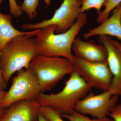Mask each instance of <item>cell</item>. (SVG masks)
<instances>
[{"mask_svg":"<svg viewBox=\"0 0 121 121\" xmlns=\"http://www.w3.org/2000/svg\"><path fill=\"white\" fill-rule=\"evenodd\" d=\"M87 16L81 13L73 26L66 32L55 35L56 27L47 26L40 29L35 38L37 55L60 56L71 61L73 55L71 49L76 36L87 22Z\"/></svg>","mask_w":121,"mask_h":121,"instance_id":"1","label":"cell"},{"mask_svg":"<svg viewBox=\"0 0 121 121\" xmlns=\"http://www.w3.org/2000/svg\"><path fill=\"white\" fill-rule=\"evenodd\" d=\"M33 37L26 35L14 37L0 52L2 75L7 82L15 72L29 68L31 61L37 55L36 43Z\"/></svg>","mask_w":121,"mask_h":121,"instance_id":"2","label":"cell"},{"mask_svg":"<svg viewBox=\"0 0 121 121\" xmlns=\"http://www.w3.org/2000/svg\"><path fill=\"white\" fill-rule=\"evenodd\" d=\"M91 86L75 71L70 74L65 86L60 92L46 94L41 93L37 99L41 106L51 107L62 114H68L74 111L76 104L90 91Z\"/></svg>","mask_w":121,"mask_h":121,"instance_id":"3","label":"cell"},{"mask_svg":"<svg viewBox=\"0 0 121 121\" xmlns=\"http://www.w3.org/2000/svg\"><path fill=\"white\" fill-rule=\"evenodd\" d=\"M29 67L37 77L42 93L51 90L64 76L75 71L67 59L39 55L32 59Z\"/></svg>","mask_w":121,"mask_h":121,"instance_id":"4","label":"cell"},{"mask_svg":"<svg viewBox=\"0 0 121 121\" xmlns=\"http://www.w3.org/2000/svg\"><path fill=\"white\" fill-rule=\"evenodd\" d=\"M42 93L36 76L30 67L17 72L1 105L7 108L18 101L37 99Z\"/></svg>","mask_w":121,"mask_h":121,"instance_id":"5","label":"cell"},{"mask_svg":"<svg viewBox=\"0 0 121 121\" xmlns=\"http://www.w3.org/2000/svg\"><path fill=\"white\" fill-rule=\"evenodd\" d=\"M81 5L82 2L78 0H63L62 3L51 19L37 23L23 24L21 28L24 30H33L54 25L55 26L56 33L66 32L74 24L82 13Z\"/></svg>","mask_w":121,"mask_h":121,"instance_id":"6","label":"cell"},{"mask_svg":"<svg viewBox=\"0 0 121 121\" xmlns=\"http://www.w3.org/2000/svg\"><path fill=\"white\" fill-rule=\"evenodd\" d=\"M70 62L73 65L75 71L92 87L103 91L109 90L112 75L107 61L90 62L73 55Z\"/></svg>","mask_w":121,"mask_h":121,"instance_id":"7","label":"cell"},{"mask_svg":"<svg viewBox=\"0 0 121 121\" xmlns=\"http://www.w3.org/2000/svg\"><path fill=\"white\" fill-rule=\"evenodd\" d=\"M118 98L117 95H112L109 90L97 95L91 92L78 102L74 111L96 118L105 117L110 115L117 105Z\"/></svg>","mask_w":121,"mask_h":121,"instance_id":"8","label":"cell"},{"mask_svg":"<svg viewBox=\"0 0 121 121\" xmlns=\"http://www.w3.org/2000/svg\"><path fill=\"white\" fill-rule=\"evenodd\" d=\"M99 42L107 50V61L113 76L109 91L112 95L121 96V52L108 36H99Z\"/></svg>","mask_w":121,"mask_h":121,"instance_id":"9","label":"cell"},{"mask_svg":"<svg viewBox=\"0 0 121 121\" xmlns=\"http://www.w3.org/2000/svg\"><path fill=\"white\" fill-rule=\"evenodd\" d=\"M40 106L37 99L16 102L8 107L0 121H36Z\"/></svg>","mask_w":121,"mask_h":121,"instance_id":"10","label":"cell"},{"mask_svg":"<svg viewBox=\"0 0 121 121\" xmlns=\"http://www.w3.org/2000/svg\"><path fill=\"white\" fill-rule=\"evenodd\" d=\"M72 48L75 56L83 60L91 62L107 61L108 52L103 44H97L93 40L85 41L79 37L74 40Z\"/></svg>","mask_w":121,"mask_h":121,"instance_id":"11","label":"cell"},{"mask_svg":"<svg viewBox=\"0 0 121 121\" xmlns=\"http://www.w3.org/2000/svg\"><path fill=\"white\" fill-rule=\"evenodd\" d=\"M100 24L83 34L84 39L98 35L114 36L121 40V3L115 8L110 17Z\"/></svg>","mask_w":121,"mask_h":121,"instance_id":"12","label":"cell"},{"mask_svg":"<svg viewBox=\"0 0 121 121\" xmlns=\"http://www.w3.org/2000/svg\"><path fill=\"white\" fill-rule=\"evenodd\" d=\"M12 16L3 14L0 11V52L7 43L14 37L22 35H31L36 36L40 29L23 32L15 28L12 24Z\"/></svg>","mask_w":121,"mask_h":121,"instance_id":"13","label":"cell"},{"mask_svg":"<svg viewBox=\"0 0 121 121\" xmlns=\"http://www.w3.org/2000/svg\"><path fill=\"white\" fill-rule=\"evenodd\" d=\"M121 3V0H106L103 6L105 9L102 11L98 13L97 21L99 23L102 22L108 17L109 14L113 9H114Z\"/></svg>","mask_w":121,"mask_h":121,"instance_id":"14","label":"cell"},{"mask_svg":"<svg viewBox=\"0 0 121 121\" xmlns=\"http://www.w3.org/2000/svg\"><path fill=\"white\" fill-rule=\"evenodd\" d=\"M39 0H24L20 6L22 12L25 13L31 19H34L37 16L36 9L39 5Z\"/></svg>","mask_w":121,"mask_h":121,"instance_id":"15","label":"cell"},{"mask_svg":"<svg viewBox=\"0 0 121 121\" xmlns=\"http://www.w3.org/2000/svg\"><path fill=\"white\" fill-rule=\"evenodd\" d=\"M39 111L49 121H64L61 117V113L51 107L40 106Z\"/></svg>","mask_w":121,"mask_h":121,"instance_id":"16","label":"cell"},{"mask_svg":"<svg viewBox=\"0 0 121 121\" xmlns=\"http://www.w3.org/2000/svg\"><path fill=\"white\" fill-rule=\"evenodd\" d=\"M62 116L69 121H114L112 118L107 117L102 118L90 119L85 115L77 112L75 111L69 114H62Z\"/></svg>","mask_w":121,"mask_h":121,"instance_id":"17","label":"cell"},{"mask_svg":"<svg viewBox=\"0 0 121 121\" xmlns=\"http://www.w3.org/2000/svg\"><path fill=\"white\" fill-rule=\"evenodd\" d=\"M106 0H82L81 5V12H84L91 9H95L98 14L101 12L102 7Z\"/></svg>","mask_w":121,"mask_h":121,"instance_id":"18","label":"cell"},{"mask_svg":"<svg viewBox=\"0 0 121 121\" xmlns=\"http://www.w3.org/2000/svg\"><path fill=\"white\" fill-rule=\"evenodd\" d=\"M9 12L15 17H19L22 16L23 12L21 9L20 6L17 4L16 0H9Z\"/></svg>","mask_w":121,"mask_h":121,"instance_id":"19","label":"cell"},{"mask_svg":"<svg viewBox=\"0 0 121 121\" xmlns=\"http://www.w3.org/2000/svg\"><path fill=\"white\" fill-rule=\"evenodd\" d=\"M110 115L114 121H121V104L116 105Z\"/></svg>","mask_w":121,"mask_h":121,"instance_id":"20","label":"cell"},{"mask_svg":"<svg viewBox=\"0 0 121 121\" xmlns=\"http://www.w3.org/2000/svg\"><path fill=\"white\" fill-rule=\"evenodd\" d=\"M7 82L5 80L2 75V70L0 63V90H4L7 85Z\"/></svg>","mask_w":121,"mask_h":121,"instance_id":"21","label":"cell"},{"mask_svg":"<svg viewBox=\"0 0 121 121\" xmlns=\"http://www.w3.org/2000/svg\"><path fill=\"white\" fill-rule=\"evenodd\" d=\"M6 93L7 91H5L4 90H0V105L4 98Z\"/></svg>","mask_w":121,"mask_h":121,"instance_id":"22","label":"cell"},{"mask_svg":"<svg viewBox=\"0 0 121 121\" xmlns=\"http://www.w3.org/2000/svg\"><path fill=\"white\" fill-rule=\"evenodd\" d=\"M37 121H49L47 118H45L43 115L39 112L38 113V119Z\"/></svg>","mask_w":121,"mask_h":121,"instance_id":"23","label":"cell"},{"mask_svg":"<svg viewBox=\"0 0 121 121\" xmlns=\"http://www.w3.org/2000/svg\"><path fill=\"white\" fill-rule=\"evenodd\" d=\"M112 41L113 43L117 47L120 51L121 52V43H119L118 41L117 40H114L112 39Z\"/></svg>","mask_w":121,"mask_h":121,"instance_id":"24","label":"cell"},{"mask_svg":"<svg viewBox=\"0 0 121 121\" xmlns=\"http://www.w3.org/2000/svg\"><path fill=\"white\" fill-rule=\"evenodd\" d=\"M5 108L2 107V106L0 105V119L2 117L5 111Z\"/></svg>","mask_w":121,"mask_h":121,"instance_id":"25","label":"cell"},{"mask_svg":"<svg viewBox=\"0 0 121 121\" xmlns=\"http://www.w3.org/2000/svg\"><path fill=\"white\" fill-rule=\"evenodd\" d=\"M3 0H0V4H1V3H2Z\"/></svg>","mask_w":121,"mask_h":121,"instance_id":"26","label":"cell"},{"mask_svg":"<svg viewBox=\"0 0 121 121\" xmlns=\"http://www.w3.org/2000/svg\"><path fill=\"white\" fill-rule=\"evenodd\" d=\"M78 0L79 1H80V2H82V0Z\"/></svg>","mask_w":121,"mask_h":121,"instance_id":"27","label":"cell"}]
</instances>
